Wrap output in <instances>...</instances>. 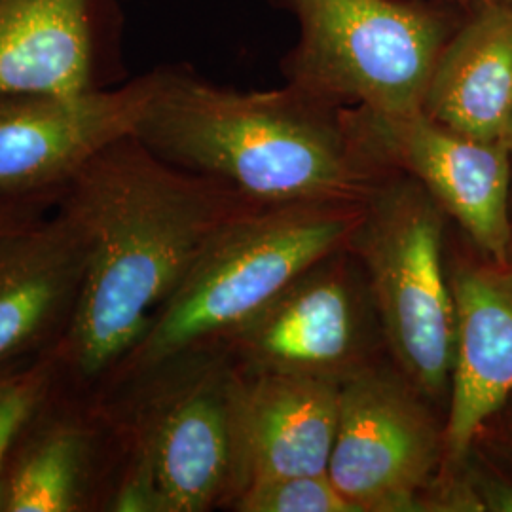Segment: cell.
<instances>
[{
    "label": "cell",
    "instance_id": "obj_1",
    "mask_svg": "<svg viewBox=\"0 0 512 512\" xmlns=\"http://www.w3.org/2000/svg\"><path fill=\"white\" fill-rule=\"evenodd\" d=\"M256 205L135 135L95 156L57 202L86 243L78 308L54 353L59 384L97 397L209 241Z\"/></svg>",
    "mask_w": 512,
    "mask_h": 512
},
{
    "label": "cell",
    "instance_id": "obj_2",
    "mask_svg": "<svg viewBox=\"0 0 512 512\" xmlns=\"http://www.w3.org/2000/svg\"><path fill=\"white\" fill-rule=\"evenodd\" d=\"M135 137L165 162L260 205L365 202L387 173L357 143L344 109L291 84L220 86L186 65L156 69Z\"/></svg>",
    "mask_w": 512,
    "mask_h": 512
},
{
    "label": "cell",
    "instance_id": "obj_3",
    "mask_svg": "<svg viewBox=\"0 0 512 512\" xmlns=\"http://www.w3.org/2000/svg\"><path fill=\"white\" fill-rule=\"evenodd\" d=\"M363 211L365 202L279 203L256 205L230 220L105 389L220 342L311 266L349 249Z\"/></svg>",
    "mask_w": 512,
    "mask_h": 512
},
{
    "label": "cell",
    "instance_id": "obj_4",
    "mask_svg": "<svg viewBox=\"0 0 512 512\" xmlns=\"http://www.w3.org/2000/svg\"><path fill=\"white\" fill-rule=\"evenodd\" d=\"M236 382L238 366L215 342L95 397L124 448L152 467L165 512L232 505L238 469Z\"/></svg>",
    "mask_w": 512,
    "mask_h": 512
},
{
    "label": "cell",
    "instance_id": "obj_5",
    "mask_svg": "<svg viewBox=\"0 0 512 512\" xmlns=\"http://www.w3.org/2000/svg\"><path fill=\"white\" fill-rule=\"evenodd\" d=\"M298 42L287 84L332 107L399 114L423 109L459 23L421 0H287Z\"/></svg>",
    "mask_w": 512,
    "mask_h": 512
},
{
    "label": "cell",
    "instance_id": "obj_6",
    "mask_svg": "<svg viewBox=\"0 0 512 512\" xmlns=\"http://www.w3.org/2000/svg\"><path fill=\"white\" fill-rule=\"evenodd\" d=\"M349 249L365 264L385 342L425 399L450 391L456 308L442 260V209L412 177L387 171Z\"/></svg>",
    "mask_w": 512,
    "mask_h": 512
},
{
    "label": "cell",
    "instance_id": "obj_7",
    "mask_svg": "<svg viewBox=\"0 0 512 512\" xmlns=\"http://www.w3.org/2000/svg\"><path fill=\"white\" fill-rule=\"evenodd\" d=\"M351 133L385 171L412 177L475 243L486 262L512 268V156L505 143L463 135L425 110L344 109Z\"/></svg>",
    "mask_w": 512,
    "mask_h": 512
},
{
    "label": "cell",
    "instance_id": "obj_8",
    "mask_svg": "<svg viewBox=\"0 0 512 512\" xmlns=\"http://www.w3.org/2000/svg\"><path fill=\"white\" fill-rule=\"evenodd\" d=\"M403 374L365 365L342 378L327 475L359 512L425 511L442 431Z\"/></svg>",
    "mask_w": 512,
    "mask_h": 512
},
{
    "label": "cell",
    "instance_id": "obj_9",
    "mask_svg": "<svg viewBox=\"0 0 512 512\" xmlns=\"http://www.w3.org/2000/svg\"><path fill=\"white\" fill-rule=\"evenodd\" d=\"M156 69L122 84L0 99V198L63 194L116 141L135 135Z\"/></svg>",
    "mask_w": 512,
    "mask_h": 512
},
{
    "label": "cell",
    "instance_id": "obj_10",
    "mask_svg": "<svg viewBox=\"0 0 512 512\" xmlns=\"http://www.w3.org/2000/svg\"><path fill=\"white\" fill-rule=\"evenodd\" d=\"M346 249L311 266L224 336L239 370L346 378L366 365V313Z\"/></svg>",
    "mask_w": 512,
    "mask_h": 512
},
{
    "label": "cell",
    "instance_id": "obj_11",
    "mask_svg": "<svg viewBox=\"0 0 512 512\" xmlns=\"http://www.w3.org/2000/svg\"><path fill=\"white\" fill-rule=\"evenodd\" d=\"M122 458L99 399L57 384L8 459L4 512L103 511Z\"/></svg>",
    "mask_w": 512,
    "mask_h": 512
},
{
    "label": "cell",
    "instance_id": "obj_12",
    "mask_svg": "<svg viewBox=\"0 0 512 512\" xmlns=\"http://www.w3.org/2000/svg\"><path fill=\"white\" fill-rule=\"evenodd\" d=\"M84 272V236L57 205L0 232V374L54 355L73 323Z\"/></svg>",
    "mask_w": 512,
    "mask_h": 512
},
{
    "label": "cell",
    "instance_id": "obj_13",
    "mask_svg": "<svg viewBox=\"0 0 512 512\" xmlns=\"http://www.w3.org/2000/svg\"><path fill=\"white\" fill-rule=\"evenodd\" d=\"M118 0H0V99L116 84Z\"/></svg>",
    "mask_w": 512,
    "mask_h": 512
},
{
    "label": "cell",
    "instance_id": "obj_14",
    "mask_svg": "<svg viewBox=\"0 0 512 512\" xmlns=\"http://www.w3.org/2000/svg\"><path fill=\"white\" fill-rule=\"evenodd\" d=\"M340 382L330 376L238 368L236 497L260 480L327 473Z\"/></svg>",
    "mask_w": 512,
    "mask_h": 512
},
{
    "label": "cell",
    "instance_id": "obj_15",
    "mask_svg": "<svg viewBox=\"0 0 512 512\" xmlns=\"http://www.w3.org/2000/svg\"><path fill=\"white\" fill-rule=\"evenodd\" d=\"M456 344L444 463L459 469L478 431L512 395V268L465 264L450 277Z\"/></svg>",
    "mask_w": 512,
    "mask_h": 512
},
{
    "label": "cell",
    "instance_id": "obj_16",
    "mask_svg": "<svg viewBox=\"0 0 512 512\" xmlns=\"http://www.w3.org/2000/svg\"><path fill=\"white\" fill-rule=\"evenodd\" d=\"M423 110L463 135L509 145L512 0L473 8L471 18L459 23L440 55Z\"/></svg>",
    "mask_w": 512,
    "mask_h": 512
},
{
    "label": "cell",
    "instance_id": "obj_17",
    "mask_svg": "<svg viewBox=\"0 0 512 512\" xmlns=\"http://www.w3.org/2000/svg\"><path fill=\"white\" fill-rule=\"evenodd\" d=\"M59 384L54 355L0 374V512H4L2 476L19 437L38 408Z\"/></svg>",
    "mask_w": 512,
    "mask_h": 512
},
{
    "label": "cell",
    "instance_id": "obj_18",
    "mask_svg": "<svg viewBox=\"0 0 512 512\" xmlns=\"http://www.w3.org/2000/svg\"><path fill=\"white\" fill-rule=\"evenodd\" d=\"M241 512H359L327 473L279 476L249 484L232 503Z\"/></svg>",
    "mask_w": 512,
    "mask_h": 512
},
{
    "label": "cell",
    "instance_id": "obj_19",
    "mask_svg": "<svg viewBox=\"0 0 512 512\" xmlns=\"http://www.w3.org/2000/svg\"><path fill=\"white\" fill-rule=\"evenodd\" d=\"M61 194L27 196V198H0V232L16 230L50 215Z\"/></svg>",
    "mask_w": 512,
    "mask_h": 512
},
{
    "label": "cell",
    "instance_id": "obj_20",
    "mask_svg": "<svg viewBox=\"0 0 512 512\" xmlns=\"http://www.w3.org/2000/svg\"><path fill=\"white\" fill-rule=\"evenodd\" d=\"M448 2H458V4H463V6L478 8V6H486V4H492V2H497V0H448Z\"/></svg>",
    "mask_w": 512,
    "mask_h": 512
},
{
    "label": "cell",
    "instance_id": "obj_21",
    "mask_svg": "<svg viewBox=\"0 0 512 512\" xmlns=\"http://www.w3.org/2000/svg\"><path fill=\"white\" fill-rule=\"evenodd\" d=\"M509 147H511V156H512V128H511V139H509Z\"/></svg>",
    "mask_w": 512,
    "mask_h": 512
}]
</instances>
